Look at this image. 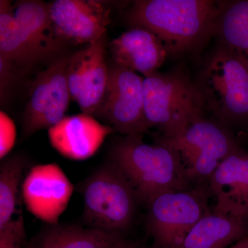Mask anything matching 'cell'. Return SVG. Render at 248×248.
<instances>
[{
	"label": "cell",
	"mask_w": 248,
	"mask_h": 248,
	"mask_svg": "<svg viewBox=\"0 0 248 248\" xmlns=\"http://www.w3.org/2000/svg\"><path fill=\"white\" fill-rule=\"evenodd\" d=\"M226 1L213 0H137L125 14L133 27L151 31L168 54L179 55L215 36Z\"/></svg>",
	"instance_id": "cell-1"
},
{
	"label": "cell",
	"mask_w": 248,
	"mask_h": 248,
	"mask_svg": "<svg viewBox=\"0 0 248 248\" xmlns=\"http://www.w3.org/2000/svg\"><path fill=\"white\" fill-rule=\"evenodd\" d=\"M110 160L128 180L138 202L146 205L161 194L190 189L177 153L161 143H145L142 135L119 140Z\"/></svg>",
	"instance_id": "cell-2"
},
{
	"label": "cell",
	"mask_w": 248,
	"mask_h": 248,
	"mask_svg": "<svg viewBox=\"0 0 248 248\" xmlns=\"http://www.w3.org/2000/svg\"><path fill=\"white\" fill-rule=\"evenodd\" d=\"M145 117L148 127L160 136H174L203 117V98L196 82L179 69L145 78L143 81Z\"/></svg>",
	"instance_id": "cell-3"
},
{
	"label": "cell",
	"mask_w": 248,
	"mask_h": 248,
	"mask_svg": "<svg viewBox=\"0 0 248 248\" xmlns=\"http://www.w3.org/2000/svg\"><path fill=\"white\" fill-rule=\"evenodd\" d=\"M205 108L229 127L248 124V65L223 46L204 62L195 81Z\"/></svg>",
	"instance_id": "cell-4"
},
{
	"label": "cell",
	"mask_w": 248,
	"mask_h": 248,
	"mask_svg": "<svg viewBox=\"0 0 248 248\" xmlns=\"http://www.w3.org/2000/svg\"><path fill=\"white\" fill-rule=\"evenodd\" d=\"M155 142L177 153L189 182L202 184L222 161L241 147L229 127L203 117L189 124L174 136H155Z\"/></svg>",
	"instance_id": "cell-5"
},
{
	"label": "cell",
	"mask_w": 248,
	"mask_h": 248,
	"mask_svg": "<svg viewBox=\"0 0 248 248\" xmlns=\"http://www.w3.org/2000/svg\"><path fill=\"white\" fill-rule=\"evenodd\" d=\"M81 191L84 218L90 228L124 234L132 224L138 198L128 180L112 163L93 174Z\"/></svg>",
	"instance_id": "cell-6"
},
{
	"label": "cell",
	"mask_w": 248,
	"mask_h": 248,
	"mask_svg": "<svg viewBox=\"0 0 248 248\" xmlns=\"http://www.w3.org/2000/svg\"><path fill=\"white\" fill-rule=\"evenodd\" d=\"M147 205L146 230L155 248H181L192 228L210 212L206 190L200 187L161 194Z\"/></svg>",
	"instance_id": "cell-7"
},
{
	"label": "cell",
	"mask_w": 248,
	"mask_h": 248,
	"mask_svg": "<svg viewBox=\"0 0 248 248\" xmlns=\"http://www.w3.org/2000/svg\"><path fill=\"white\" fill-rule=\"evenodd\" d=\"M108 73L107 91L96 116L125 135L147 133L150 128L145 117L143 78L116 63L108 67Z\"/></svg>",
	"instance_id": "cell-8"
},
{
	"label": "cell",
	"mask_w": 248,
	"mask_h": 248,
	"mask_svg": "<svg viewBox=\"0 0 248 248\" xmlns=\"http://www.w3.org/2000/svg\"><path fill=\"white\" fill-rule=\"evenodd\" d=\"M70 58L55 59L36 78L23 118L24 138L48 130L64 118L71 98L67 77Z\"/></svg>",
	"instance_id": "cell-9"
},
{
	"label": "cell",
	"mask_w": 248,
	"mask_h": 248,
	"mask_svg": "<svg viewBox=\"0 0 248 248\" xmlns=\"http://www.w3.org/2000/svg\"><path fill=\"white\" fill-rule=\"evenodd\" d=\"M105 53L103 36L70 58L67 77L71 98L86 115H96L107 91L109 73Z\"/></svg>",
	"instance_id": "cell-10"
},
{
	"label": "cell",
	"mask_w": 248,
	"mask_h": 248,
	"mask_svg": "<svg viewBox=\"0 0 248 248\" xmlns=\"http://www.w3.org/2000/svg\"><path fill=\"white\" fill-rule=\"evenodd\" d=\"M22 186L23 200L29 213L49 226L58 225L74 191L61 168L56 164L34 166Z\"/></svg>",
	"instance_id": "cell-11"
},
{
	"label": "cell",
	"mask_w": 248,
	"mask_h": 248,
	"mask_svg": "<svg viewBox=\"0 0 248 248\" xmlns=\"http://www.w3.org/2000/svg\"><path fill=\"white\" fill-rule=\"evenodd\" d=\"M49 4L53 30L62 41L92 44L105 35L110 10L93 0H55Z\"/></svg>",
	"instance_id": "cell-12"
},
{
	"label": "cell",
	"mask_w": 248,
	"mask_h": 248,
	"mask_svg": "<svg viewBox=\"0 0 248 248\" xmlns=\"http://www.w3.org/2000/svg\"><path fill=\"white\" fill-rule=\"evenodd\" d=\"M61 49L18 19L11 1H0V57L26 71Z\"/></svg>",
	"instance_id": "cell-13"
},
{
	"label": "cell",
	"mask_w": 248,
	"mask_h": 248,
	"mask_svg": "<svg viewBox=\"0 0 248 248\" xmlns=\"http://www.w3.org/2000/svg\"><path fill=\"white\" fill-rule=\"evenodd\" d=\"M213 212L248 220V153L241 148L223 160L208 181Z\"/></svg>",
	"instance_id": "cell-14"
},
{
	"label": "cell",
	"mask_w": 248,
	"mask_h": 248,
	"mask_svg": "<svg viewBox=\"0 0 248 248\" xmlns=\"http://www.w3.org/2000/svg\"><path fill=\"white\" fill-rule=\"evenodd\" d=\"M113 128L86 114L65 117L48 129L52 146L68 159L81 161L95 154Z\"/></svg>",
	"instance_id": "cell-15"
},
{
	"label": "cell",
	"mask_w": 248,
	"mask_h": 248,
	"mask_svg": "<svg viewBox=\"0 0 248 248\" xmlns=\"http://www.w3.org/2000/svg\"><path fill=\"white\" fill-rule=\"evenodd\" d=\"M114 61L146 78L158 72L169 55L161 40L151 31L133 27L110 42Z\"/></svg>",
	"instance_id": "cell-16"
},
{
	"label": "cell",
	"mask_w": 248,
	"mask_h": 248,
	"mask_svg": "<svg viewBox=\"0 0 248 248\" xmlns=\"http://www.w3.org/2000/svg\"><path fill=\"white\" fill-rule=\"evenodd\" d=\"M135 241L122 233L78 226H48L25 248H124Z\"/></svg>",
	"instance_id": "cell-17"
},
{
	"label": "cell",
	"mask_w": 248,
	"mask_h": 248,
	"mask_svg": "<svg viewBox=\"0 0 248 248\" xmlns=\"http://www.w3.org/2000/svg\"><path fill=\"white\" fill-rule=\"evenodd\" d=\"M247 235V220L212 211L197 222L181 248H229Z\"/></svg>",
	"instance_id": "cell-18"
},
{
	"label": "cell",
	"mask_w": 248,
	"mask_h": 248,
	"mask_svg": "<svg viewBox=\"0 0 248 248\" xmlns=\"http://www.w3.org/2000/svg\"><path fill=\"white\" fill-rule=\"evenodd\" d=\"M215 36L218 44L248 65V0L225 2Z\"/></svg>",
	"instance_id": "cell-19"
},
{
	"label": "cell",
	"mask_w": 248,
	"mask_h": 248,
	"mask_svg": "<svg viewBox=\"0 0 248 248\" xmlns=\"http://www.w3.org/2000/svg\"><path fill=\"white\" fill-rule=\"evenodd\" d=\"M25 166V160L19 155H13L4 159L1 163L0 230L7 226L13 221Z\"/></svg>",
	"instance_id": "cell-20"
},
{
	"label": "cell",
	"mask_w": 248,
	"mask_h": 248,
	"mask_svg": "<svg viewBox=\"0 0 248 248\" xmlns=\"http://www.w3.org/2000/svg\"><path fill=\"white\" fill-rule=\"evenodd\" d=\"M0 156L2 159L14 147L16 137L14 122L2 111L0 113Z\"/></svg>",
	"instance_id": "cell-21"
},
{
	"label": "cell",
	"mask_w": 248,
	"mask_h": 248,
	"mask_svg": "<svg viewBox=\"0 0 248 248\" xmlns=\"http://www.w3.org/2000/svg\"><path fill=\"white\" fill-rule=\"evenodd\" d=\"M17 68L11 62L0 57V73H1V101L4 97L6 92L11 83L13 82Z\"/></svg>",
	"instance_id": "cell-22"
},
{
	"label": "cell",
	"mask_w": 248,
	"mask_h": 248,
	"mask_svg": "<svg viewBox=\"0 0 248 248\" xmlns=\"http://www.w3.org/2000/svg\"><path fill=\"white\" fill-rule=\"evenodd\" d=\"M24 241L9 234H0V248H23Z\"/></svg>",
	"instance_id": "cell-23"
},
{
	"label": "cell",
	"mask_w": 248,
	"mask_h": 248,
	"mask_svg": "<svg viewBox=\"0 0 248 248\" xmlns=\"http://www.w3.org/2000/svg\"><path fill=\"white\" fill-rule=\"evenodd\" d=\"M229 248H248V235L235 243Z\"/></svg>",
	"instance_id": "cell-24"
},
{
	"label": "cell",
	"mask_w": 248,
	"mask_h": 248,
	"mask_svg": "<svg viewBox=\"0 0 248 248\" xmlns=\"http://www.w3.org/2000/svg\"><path fill=\"white\" fill-rule=\"evenodd\" d=\"M124 248H146L142 246L141 244H139V243L135 242L133 243V244L130 245V246H128V247Z\"/></svg>",
	"instance_id": "cell-25"
},
{
	"label": "cell",
	"mask_w": 248,
	"mask_h": 248,
	"mask_svg": "<svg viewBox=\"0 0 248 248\" xmlns=\"http://www.w3.org/2000/svg\"></svg>",
	"instance_id": "cell-26"
}]
</instances>
